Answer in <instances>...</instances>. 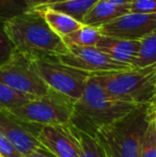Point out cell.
Instances as JSON below:
<instances>
[{
  "instance_id": "cell-15",
  "label": "cell",
  "mask_w": 156,
  "mask_h": 157,
  "mask_svg": "<svg viewBox=\"0 0 156 157\" xmlns=\"http://www.w3.org/2000/svg\"><path fill=\"white\" fill-rule=\"evenodd\" d=\"M97 1L98 0H55L52 3L44 6H39V8L59 11L82 23L83 17L88 14V12Z\"/></svg>"
},
{
  "instance_id": "cell-21",
  "label": "cell",
  "mask_w": 156,
  "mask_h": 157,
  "mask_svg": "<svg viewBox=\"0 0 156 157\" xmlns=\"http://www.w3.org/2000/svg\"><path fill=\"white\" fill-rule=\"evenodd\" d=\"M139 157H156V124L151 121L148 125L140 145Z\"/></svg>"
},
{
  "instance_id": "cell-14",
  "label": "cell",
  "mask_w": 156,
  "mask_h": 157,
  "mask_svg": "<svg viewBox=\"0 0 156 157\" xmlns=\"http://www.w3.org/2000/svg\"><path fill=\"white\" fill-rule=\"evenodd\" d=\"M36 10L42 13L44 19L50 27V29L62 39L67 35L73 33L74 31H76L82 26V23L76 21L75 18H73L70 15L59 12V11L45 8H38Z\"/></svg>"
},
{
  "instance_id": "cell-25",
  "label": "cell",
  "mask_w": 156,
  "mask_h": 157,
  "mask_svg": "<svg viewBox=\"0 0 156 157\" xmlns=\"http://www.w3.org/2000/svg\"><path fill=\"white\" fill-rule=\"evenodd\" d=\"M24 157H56V156L44 147V149H41V150H39V151H36V152H33V153L29 154V155H27V156H24Z\"/></svg>"
},
{
  "instance_id": "cell-10",
  "label": "cell",
  "mask_w": 156,
  "mask_h": 157,
  "mask_svg": "<svg viewBox=\"0 0 156 157\" xmlns=\"http://www.w3.org/2000/svg\"><path fill=\"white\" fill-rule=\"evenodd\" d=\"M40 128V126L18 120L8 110L0 109V132L12 142L23 156L44 149L38 139Z\"/></svg>"
},
{
  "instance_id": "cell-22",
  "label": "cell",
  "mask_w": 156,
  "mask_h": 157,
  "mask_svg": "<svg viewBox=\"0 0 156 157\" xmlns=\"http://www.w3.org/2000/svg\"><path fill=\"white\" fill-rule=\"evenodd\" d=\"M14 55V47L6 32L4 23L0 21V66L11 60Z\"/></svg>"
},
{
  "instance_id": "cell-8",
  "label": "cell",
  "mask_w": 156,
  "mask_h": 157,
  "mask_svg": "<svg viewBox=\"0 0 156 157\" xmlns=\"http://www.w3.org/2000/svg\"><path fill=\"white\" fill-rule=\"evenodd\" d=\"M67 47H69V52L58 57V60L67 66L88 73L91 76L124 72V71L134 68L131 65L113 60L95 46L79 47V46L72 45Z\"/></svg>"
},
{
  "instance_id": "cell-30",
  "label": "cell",
  "mask_w": 156,
  "mask_h": 157,
  "mask_svg": "<svg viewBox=\"0 0 156 157\" xmlns=\"http://www.w3.org/2000/svg\"><path fill=\"white\" fill-rule=\"evenodd\" d=\"M155 105H156V104H155ZM155 105H154V106H155ZM154 106H153V107H154Z\"/></svg>"
},
{
  "instance_id": "cell-5",
  "label": "cell",
  "mask_w": 156,
  "mask_h": 157,
  "mask_svg": "<svg viewBox=\"0 0 156 157\" xmlns=\"http://www.w3.org/2000/svg\"><path fill=\"white\" fill-rule=\"evenodd\" d=\"M74 104L51 90L45 96L36 97L26 105L8 111L23 122L42 127L71 123L74 118Z\"/></svg>"
},
{
  "instance_id": "cell-12",
  "label": "cell",
  "mask_w": 156,
  "mask_h": 157,
  "mask_svg": "<svg viewBox=\"0 0 156 157\" xmlns=\"http://www.w3.org/2000/svg\"><path fill=\"white\" fill-rule=\"evenodd\" d=\"M95 47L113 60L133 66L139 52L140 41H129L102 34Z\"/></svg>"
},
{
  "instance_id": "cell-32",
  "label": "cell",
  "mask_w": 156,
  "mask_h": 157,
  "mask_svg": "<svg viewBox=\"0 0 156 157\" xmlns=\"http://www.w3.org/2000/svg\"><path fill=\"white\" fill-rule=\"evenodd\" d=\"M0 157H2V156H0Z\"/></svg>"
},
{
  "instance_id": "cell-19",
  "label": "cell",
  "mask_w": 156,
  "mask_h": 157,
  "mask_svg": "<svg viewBox=\"0 0 156 157\" xmlns=\"http://www.w3.org/2000/svg\"><path fill=\"white\" fill-rule=\"evenodd\" d=\"M75 127L77 130L79 141H80V157H108L104 147H102L100 141L96 139L94 134L80 129L77 126H75Z\"/></svg>"
},
{
  "instance_id": "cell-27",
  "label": "cell",
  "mask_w": 156,
  "mask_h": 157,
  "mask_svg": "<svg viewBox=\"0 0 156 157\" xmlns=\"http://www.w3.org/2000/svg\"><path fill=\"white\" fill-rule=\"evenodd\" d=\"M148 117L150 122L156 120V105L153 108H151V109H148Z\"/></svg>"
},
{
  "instance_id": "cell-23",
  "label": "cell",
  "mask_w": 156,
  "mask_h": 157,
  "mask_svg": "<svg viewBox=\"0 0 156 157\" xmlns=\"http://www.w3.org/2000/svg\"><path fill=\"white\" fill-rule=\"evenodd\" d=\"M131 12L156 14V0H134L131 4Z\"/></svg>"
},
{
  "instance_id": "cell-3",
  "label": "cell",
  "mask_w": 156,
  "mask_h": 157,
  "mask_svg": "<svg viewBox=\"0 0 156 157\" xmlns=\"http://www.w3.org/2000/svg\"><path fill=\"white\" fill-rule=\"evenodd\" d=\"M93 76L105 91L116 98L148 109L156 104V64Z\"/></svg>"
},
{
  "instance_id": "cell-6",
  "label": "cell",
  "mask_w": 156,
  "mask_h": 157,
  "mask_svg": "<svg viewBox=\"0 0 156 157\" xmlns=\"http://www.w3.org/2000/svg\"><path fill=\"white\" fill-rule=\"evenodd\" d=\"M39 76L50 90L76 103L83 94L86 85L91 76L58 60V58H45L31 61Z\"/></svg>"
},
{
  "instance_id": "cell-29",
  "label": "cell",
  "mask_w": 156,
  "mask_h": 157,
  "mask_svg": "<svg viewBox=\"0 0 156 157\" xmlns=\"http://www.w3.org/2000/svg\"><path fill=\"white\" fill-rule=\"evenodd\" d=\"M155 124H156V120H155Z\"/></svg>"
},
{
  "instance_id": "cell-1",
  "label": "cell",
  "mask_w": 156,
  "mask_h": 157,
  "mask_svg": "<svg viewBox=\"0 0 156 157\" xmlns=\"http://www.w3.org/2000/svg\"><path fill=\"white\" fill-rule=\"evenodd\" d=\"M4 28L14 52L29 61L58 58L69 52L62 37L50 29L42 13L36 9L6 21Z\"/></svg>"
},
{
  "instance_id": "cell-31",
  "label": "cell",
  "mask_w": 156,
  "mask_h": 157,
  "mask_svg": "<svg viewBox=\"0 0 156 157\" xmlns=\"http://www.w3.org/2000/svg\"><path fill=\"white\" fill-rule=\"evenodd\" d=\"M0 109H2V108H0Z\"/></svg>"
},
{
  "instance_id": "cell-18",
  "label": "cell",
  "mask_w": 156,
  "mask_h": 157,
  "mask_svg": "<svg viewBox=\"0 0 156 157\" xmlns=\"http://www.w3.org/2000/svg\"><path fill=\"white\" fill-rule=\"evenodd\" d=\"M36 97L21 93L0 81V108L11 110L26 105Z\"/></svg>"
},
{
  "instance_id": "cell-28",
  "label": "cell",
  "mask_w": 156,
  "mask_h": 157,
  "mask_svg": "<svg viewBox=\"0 0 156 157\" xmlns=\"http://www.w3.org/2000/svg\"><path fill=\"white\" fill-rule=\"evenodd\" d=\"M110 1L115 2V3H119V4H129V6H131L134 0H110Z\"/></svg>"
},
{
  "instance_id": "cell-9",
  "label": "cell",
  "mask_w": 156,
  "mask_h": 157,
  "mask_svg": "<svg viewBox=\"0 0 156 157\" xmlns=\"http://www.w3.org/2000/svg\"><path fill=\"white\" fill-rule=\"evenodd\" d=\"M38 139L46 150L56 157H80L81 147L73 123L42 126Z\"/></svg>"
},
{
  "instance_id": "cell-26",
  "label": "cell",
  "mask_w": 156,
  "mask_h": 157,
  "mask_svg": "<svg viewBox=\"0 0 156 157\" xmlns=\"http://www.w3.org/2000/svg\"><path fill=\"white\" fill-rule=\"evenodd\" d=\"M31 6V9H36L39 8V6H47V4H50L55 1V0H28Z\"/></svg>"
},
{
  "instance_id": "cell-2",
  "label": "cell",
  "mask_w": 156,
  "mask_h": 157,
  "mask_svg": "<svg viewBox=\"0 0 156 157\" xmlns=\"http://www.w3.org/2000/svg\"><path fill=\"white\" fill-rule=\"evenodd\" d=\"M137 108L139 106L111 96L95 77L90 76L82 96L74 104L72 123L80 129L93 132L125 118Z\"/></svg>"
},
{
  "instance_id": "cell-17",
  "label": "cell",
  "mask_w": 156,
  "mask_h": 157,
  "mask_svg": "<svg viewBox=\"0 0 156 157\" xmlns=\"http://www.w3.org/2000/svg\"><path fill=\"white\" fill-rule=\"evenodd\" d=\"M156 64V30L140 41V48L133 67L143 68Z\"/></svg>"
},
{
  "instance_id": "cell-7",
  "label": "cell",
  "mask_w": 156,
  "mask_h": 157,
  "mask_svg": "<svg viewBox=\"0 0 156 157\" xmlns=\"http://www.w3.org/2000/svg\"><path fill=\"white\" fill-rule=\"evenodd\" d=\"M0 81L15 91L33 97L45 96L51 92L36 72L31 61L15 52L9 62L0 66Z\"/></svg>"
},
{
  "instance_id": "cell-11",
  "label": "cell",
  "mask_w": 156,
  "mask_h": 157,
  "mask_svg": "<svg viewBox=\"0 0 156 157\" xmlns=\"http://www.w3.org/2000/svg\"><path fill=\"white\" fill-rule=\"evenodd\" d=\"M100 30L103 35L107 36L129 41H141L156 30V14L129 12L104 25Z\"/></svg>"
},
{
  "instance_id": "cell-16",
  "label": "cell",
  "mask_w": 156,
  "mask_h": 157,
  "mask_svg": "<svg viewBox=\"0 0 156 157\" xmlns=\"http://www.w3.org/2000/svg\"><path fill=\"white\" fill-rule=\"evenodd\" d=\"M101 35L102 33H101L100 28L82 24V26L79 29L64 36L62 40L67 46L74 45L79 46V47H91V46H96V43Z\"/></svg>"
},
{
  "instance_id": "cell-24",
  "label": "cell",
  "mask_w": 156,
  "mask_h": 157,
  "mask_svg": "<svg viewBox=\"0 0 156 157\" xmlns=\"http://www.w3.org/2000/svg\"><path fill=\"white\" fill-rule=\"evenodd\" d=\"M0 156L2 157H24L16 150L9 139L0 132Z\"/></svg>"
},
{
  "instance_id": "cell-4",
  "label": "cell",
  "mask_w": 156,
  "mask_h": 157,
  "mask_svg": "<svg viewBox=\"0 0 156 157\" xmlns=\"http://www.w3.org/2000/svg\"><path fill=\"white\" fill-rule=\"evenodd\" d=\"M149 123L148 107H139L125 118L97 128L92 134L108 157H139L140 145Z\"/></svg>"
},
{
  "instance_id": "cell-13",
  "label": "cell",
  "mask_w": 156,
  "mask_h": 157,
  "mask_svg": "<svg viewBox=\"0 0 156 157\" xmlns=\"http://www.w3.org/2000/svg\"><path fill=\"white\" fill-rule=\"evenodd\" d=\"M129 12V4H119L110 0H98L83 17L82 24L101 28Z\"/></svg>"
},
{
  "instance_id": "cell-20",
  "label": "cell",
  "mask_w": 156,
  "mask_h": 157,
  "mask_svg": "<svg viewBox=\"0 0 156 157\" xmlns=\"http://www.w3.org/2000/svg\"><path fill=\"white\" fill-rule=\"evenodd\" d=\"M30 9L31 6L28 0H0V21L6 23Z\"/></svg>"
}]
</instances>
